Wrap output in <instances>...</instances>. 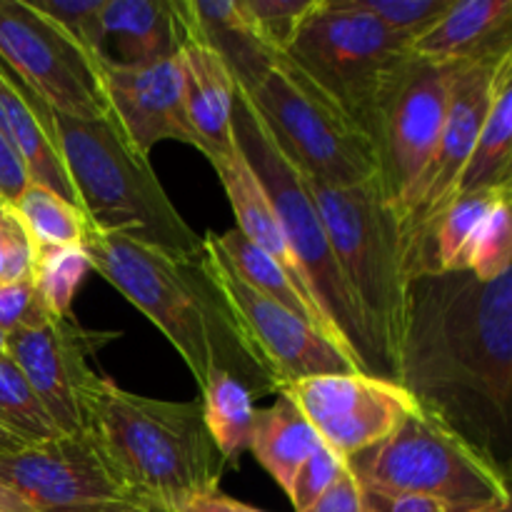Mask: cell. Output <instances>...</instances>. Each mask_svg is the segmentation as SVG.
Here are the masks:
<instances>
[{"label": "cell", "mask_w": 512, "mask_h": 512, "mask_svg": "<svg viewBox=\"0 0 512 512\" xmlns=\"http://www.w3.org/2000/svg\"><path fill=\"white\" fill-rule=\"evenodd\" d=\"M0 63L55 113L78 120L113 115L100 60L28 0H0Z\"/></svg>", "instance_id": "obj_10"}, {"label": "cell", "mask_w": 512, "mask_h": 512, "mask_svg": "<svg viewBox=\"0 0 512 512\" xmlns=\"http://www.w3.org/2000/svg\"><path fill=\"white\" fill-rule=\"evenodd\" d=\"M50 318L55 315H50L48 305L40 298L33 275L0 285V333H5V338L18 330L38 328Z\"/></svg>", "instance_id": "obj_36"}, {"label": "cell", "mask_w": 512, "mask_h": 512, "mask_svg": "<svg viewBox=\"0 0 512 512\" xmlns=\"http://www.w3.org/2000/svg\"><path fill=\"white\" fill-rule=\"evenodd\" d=\"M45 123L90 228L178 258L203 255V238L185 223L150 160L135 153L113 115L78 120L45 105Z\"/></svg>", "instance_id": "obj_5"}, {"label": "cell", "mask_w": 512, "mask_h": 512, "mask_svg": "<svg viewBox=\"0 0 512 512\" xmlns=\"http://www.w3.org/2000/svg\"><path fill=\"white\" fill-rule=\"evenodd\" d=\"M512 45V0H453L410 53L440 65L498 60Z\"/></svg>", "instance_id": "obj_20"}, {"label": "cell", "mask_w": 512, "mask_h": 512, "mask_svg": "<svg viewBox=\"0 0 512 512\" xmlns=\"http://www.w3.org/2000/svg\"><path fill=\"white\" fill-rule=\"evenodd\" d=\"M233 130L245 160L260 178L275 213H278L283 233L300 270H303L310 295L323 310L328 323L333 325L335 335L348 350L350 358L358 363V368L363 373L380 375L378 353H375L373 340H370L368 325H365L363 313H360L358 303H355L353 293H350L348 283L340 273L328 230H325L318 205H315L313 195L305 185V178L280 153V148L270 138L263 120L258 118L248 95L238 83H235Z\"/></svg>", "instance_id": "obj_6"}, {"label": "cell", "mask_w": 512, "mask_h": 512, "mask_svg": "<svg viewBox=\"0 0 512 512\" xmlns=\"http://www.w3.org/2000/svg\"><path fill=\"white\" fill-rule=\"evenodd\" d=\"M215 173H218L220 183H223L225 188V195H228L230 200V208H233L235 223H238L235 230H238L245 240H250L255 248L263 250L268 258H273L275 263L290 275V280H293L305 295H310L305 275L303 270H300L298 260H295L293 250H290L288 238H285L283 233V225H280L278 220V213H275L273 203H270L260 178L255 175V170L250 168L248 160H245L240 145L238 150H235L233 158L215 165ZM310 298H313V295H310Z\"/></svg>", "instance_id": "obj_22"}, {"label": "cell", "mask_w": 512, "mask_h": 512, "mask_svg": "<svg viewBox=\"0 0 512 512\" xmlns=\"http://www.w3.org/2000/svg\"><path fill=\"white\" fill-rule=\"evenodd\" d=\"M5 353V333H0V355Z\"/></svg>", "instance_id": "obj_45"}, {"label": "cell", "mask_w": 512, "mask_h": 512, "mask_svg": "<svg viewBox=\"0 0 512 512\" xmlns=\"http://www.w3.org/2000/svg\"><path fill=\"white\" fill-rule=\"evenodd\" d=\"M510 180H512V170H510V178H508V180H505V185H508V183H510Z\"/></svg>", "instance_id": "obj_47"}, {"label": "cell", "mask_w": 512, "mask_h": 512, "mask_svg": "<svg viewBox=\"0 0 512 512\" xmlns=\"http://www.w3.org/2000/svg\"><path fill=\"white\" fill-rule=\"evenodd\" d=\"M305 512H365V493L360 480L355 478L353 468H345V473L340 475L338 483Z\"/></svg>", "instance_id": "obj_38"}, {"label": "cell", "mask_w": 512, "mask_h": 512, "mask_svg": "<svg viewBox=\"0 0 512 512\" xmlns=\"http://www.w3.org/2000/svg\"><path fill=\"white\" fill-rule=\"evenodd\" d=\"M323 445L298 405L285 395H275L270 408L255 413V430L250 453L270 473V478L288 493L290 483Z\"/></svg>", "instance_id": "obj_24"}, {"label": "cell", "mask_w": 512, "mask_h": 512, "mask_svg": "<svg viewBox=\"0 0 512 512\" xmlns=\"http://www.w3.org/2000/svg\"><path fill=\"white\" fill-rule=\"evenodd\" d=\"M348 468V460L340 453H335L328 445H320L313 455H310L308 463L298 470V475L293 478L288 488V498L293 503L295 512H305L313 508L335 483H338L340 475Z\"/></svg>", "instance_id": "obj_34"}, {"label": "cell", "mask_w": 512, "mask_h": 512, "mask_svg": "<svg viewBox=\"0 0 512 512\" xmlns=\"http://www.w3.org/2000/svg\"><path fill=\"white\" fill-rule=\"evenodd\" d=\"M240 88L280 153L300 175L335 188L360 185L378 175L368 135L283 53L275 55V63L253 85Z\"/></svg>", "instance_id": "obj_9"}, {"label": "cell", "mask_w": 512, "mask_h": 512, "mask_svg": "<svg viewBox=\"0 0 512 512\" xmlns=\"http://www.w3.org/2000/svg\"><path fill=\"white\" fill-rule=\"evenodd\" d=\"M180 13L188 43L213 48L225 60L235 83L253 85L275 63L278 53L260 38L240 0H185Z\"/></svg>", "instance_id": "obj_21"}, {"label": "cell", "mask_w": 512, "mask_h": 512, "mask_svg": "<svg viewBox=\"0 0 512 512\" xmlns=\"http://www.w3.org/2000/svg\"><path fill=\"white\" fill-rule=\"evenodd\" d=\"M278 395L293 400L320 440L345 460L383 443L420 408L405 385L360 370L295 380Z\"/></svg>", "instance_id": "obj_13"}, {"label": "cell", "mask_w": 512, "mask_h": 512, "mask_svg": "<svg viewBox=\"0 0 512 512\" xmlns=\"http://www.w3.org/2000/svg\"><path fill=\"white\" fill-rule=\"evenodd\" d=\"M73 512H173L165 510L160 505L143 503V500H125V503H108V505H93V508L73 510Z\"/></svg>", "instance_id": "obj_41"}, {"label": "cell", "mask_w": 512, "mask_h": 512, "mask_svg": "<svg viewBox=\"0 0 512 512\" xmlns=\"http://www.w3.org/2000/svg\"><path fill=\"white\" fill-rule=\"evenodd\" d=\"M15 448H23V445H20L13 435H8L3 428H0V453H8V450H15Z\"/></svg>", "instance_id": "obj_44"}, {"label": "cell", "mask_w": 512, "mask_h": 512, "mask_svg": "<svg viewBox=\"0 0 512 512\" xmlns=\"http://www.w3.org/2000/svg\"><path fill=\"white\" fill-rule=\"evenodd\" d=\"M512 170V45L498 60L488 115L458 195L505 185Z\"/></svg>", "instance_id": "obj_25"}, {"label": "cell", "mask_w": 512, "mask_h": 512, "mask_svg": "<svg viewBox=\"0 0 512 512\" xmlns=\"http://www.w3.org/2000/svg\"><path fill=\"white\" fill-rule=\"evenodd\" d=\"M240 3L260 38L275 53H283L285 45L290 43L295 30L308 18L318 0H240Z\"/></svg>", "instance_id": "obj_33"}, {"label": "cell", "mask_w": 512, "mask_h": 512, "mask_svg": "<svg viewBox=\"0 0 512 512\" xmlns=\"http://www.w3.org/2000/svg\"><path fill=\"white\" fill-rule=\"evenodd\" d=\"M83 250L90 268L168 338L200 390L215 373H225L255 398L278 395L273 375L213 283L205 248L198 258H178L125 235L88 228Z\"/></svg>", "instance_id": "obj_2"}, {"label": "cell", "mask_w": 512, "mask_h": 512, "mask_svg": "<svg viewBox=\"0 0 512 512\" xmlns=\"http://www.w3.org/2000/svg\"><path fill=\"white\" fill-rule=\"evenodd\" d=\"M100 75L110 113L140 158L163 140H178L195 148L183 98L180 55L150 65H115L100 60Z\"/></svg>", "instance_id": "obj_17"}, {"label": "cell", "mask_w": 512, "mask_h": 512, "mask_svg": "<svg viewBox=\"0 0 512 512\" xmlns=\"http://www.w3.org/2000/svg\"><path fill=\"white\" fill-rule=\"evenodd\" d=\"M365 493V512H468L455 505L440 503V500L420 498V495H395L380 493V490H368Z\"/></svg>", "instance_id": "obj_37"}, {"label": "cell", "mask_w": 512, "mask_h": 512, "mask_svg": "<svg viewBox=\"0 0 512 512\" xmlns=\"http://www.w3.org/2000/svg\"><path fill=\"white\" fill-rule=\"evenodd\" d=\"M30 185V175L25 170V163L20 160L18 150L8 140V135L0 128V198L13 203L20 198L25 188Z\"/></svg>", "instance_id": "obj_39"}, {"label": "cell", "mask_w": 512, "mask_h": 512, "mask_svg": "<svg viewBox=\"0 0 512 512\" xmlns=\"http://www.w3.org/2000/svg\"><path fill=\"white\" fill-rule=\"evenodd\" d=\"M305 185L368 325L380 375L400 383L415 283L403 218L375 178L343 188L305 178Z\"/></svg>", "instance_id": "obj_4"}, {"label": "cell", "mask_w": 512, "mask_h": 512, "mask_svg": "<svg viewBox=\"0 0 512 512\" xmlns=\"http://www.w3.org/2000/svg\"><path fill=\"white\" fill-rule=\"evenodd\" d=\"M0 428L20 445L45 443L60 435L23 370L8 353L0 355Z\"/></svg>", "instance_id": "obj_28"}, {"label": "cell", "mask_w": 512, "mask_h": 512, "mask_svg": "<svg viewBox=\"0 0 512 512\" xmlns=\"http://www.w3.org/2000/svg\"><path fill=\"white\" fill-rule=\"evenodd\" d=\"M13 208L23 220L33 245H55V248L78 245L83 248L90 223L83 210L65 200L63 195L30 183L20 193V198L13 200Z\"/></svg>", "instance_id": "obj_27"}, {"label": "cell", "mask_w": 512, "mask_h": 512, "mask_svg": "<svg viewBox=\"0 0 512 512\" xmlns=\"http://www.w3.org/2000/svg\"><path fill=\"white\" fill-rule=\"evenodd\" d=\"M503 188V185H500ZM512 268V195L508 188L500 190L498 203L485 218L473 253H470L468 273L473 278L490 283Z\"/></svg>", "instance_id": "obj_30"}, {"label": "cell", "mask_w": 512, "mask_h": 512, "mask_svg": "<svg viewBox=\"0 0 512 512\" xmlns=\"http://www.w3.org/2000/svg\"><path fill=\"white\" fill-rule=\"evenodd\" d=\"M115 338L118 333L83 328L73 315L5 338V353L23 370L60 435L90 430V400L100 385L90 358Z\"/></svg>", "instance_id": "obj_14"}, {"label": "cell", "mask_w": 512, "mask_h": 512, "mask_svg": "<svg viewBox=\"0 0 512 512\" xmlns=\"http://www.w3.org/2000/svg\"><path fill=\"white\" fill-rule=\"evenodd\" d=\"M353 3L413 45L443 18L453 0H353Z\"/></svg>", "instance_id": "obj_31"}, {"label": "cell", "mask_w": 512, "mask_h": 512, "mask_svg": "<svg viewBox=\"0 0 512 512\" xmlns=\"http://www.w3.org/2000/svg\"><path fill=\"white\" fill-rule=\"evenodd\" d=\"M90 430L118 465L135 498L180 512L195 495L218 490L228 463L205 425L203 400H155L100 378Z\"/></svg>", "instance_id": "obj_3"}, {"label": "cell", "mask_w": 512, "mask_h": 512, "mask_svg": "<svg viewBox=\"0 0 512 512\" xmlns=\"http://www.w3.org/2000/svg\"><path fill=\"white\" fill-rule=\"evenodd\" d=\"M498 60L460 65L453 80V90H450L448 113H445V123L443 130H440L433 160H430L425 175L413 188V193L405 198V203L395 205L400 218H403V233L405 240H408L413 278L420 248H423L435 220L458 198L463 175L468 170L470 160H473L475 148H478L485 115H488L490 95H493Z\"/></svg>", "instance_id": "obj_15"}, {"label": "cell", "mask_w": 512, "mask_h": 512, "mask_svg": "<svg viewBox=\"0 0 512 512\" xmlns=\"http://www.w3.org/2000/svg\"><path fill=\"white\" fill-rule=\"evenodd\" d=\"M180 512H265L253 508V505H245L240 500H233L230 495H225L223 490H208V493L195 495L193 500L185 503V508Z\"/></svg>", "instance_id": "obj_40"}, {"label": "cell", "mask_w": 512, "mask_h": 512, "mask_svg": "<svg viewBox=\"0 0 512 512\" xmlns=\"http://www.w3.org/2000/svg\"><path fill=\"white\" fill-rule=\"evenodd\" d=\"M348 463L363 488L420 495L468 512L510 495L508 478L423 403L393 435Z\"/></svg>", "instance_id": "obj_8"}, {"label": "cell", "mask_w": 512, "mask_h": 512, "mask_svg": "<svg viewBox=\"0 0 512 512\" xmlns=\"http://www.w3.org/2000/svg\"><path fill=\"white\" fill-rule=\"evenodd\" d=\"M458 68L410 55L385 88L370 120L368 140L378 160L375 180L390 203L403 205L428 170Z\"/></svg>", "instance_id": "obj_11"}, {"label": "cell", "mask_w": 512, "mask_h": 512, "mask_svg": "<svg viewBox=\"0 0 512 512\" xmlns=\"http://www.w3.org/2000/svg\"><path fill=\"white\" fill-rule=\"evenodd\" d=\"M35 245L15 213L13 203L0 198V285L33 275Z\"/></svg>", "instance_id": "obj_35"}, {"label": "cell", "mask_w": 512, "mask_h": 512, "mask_svg": "<svg viewBox=\"0 0 512 512\" xmlns=\"http://www.w3.org/2000/svg\"><path fill=\"white\" fill-rule=\"evenodd\" d=\"M100 33V60L115 65L160 63L178 58L188 45V30L175 0H105Z\"/></svg>", "instance_id": "obj_19"}, {"label": "cell", "mask_w": 512, "mask_h": 512, "mask_svg": "<svg viewBox=\"0 0 512 512\" xmlns=\"http://www.w3.org/2000/svg\"><path fill=\"white\" fill-rule=\"evenodd\" d=\"M283 55L368 135L385 88L413 53L353 0H318Z\"/></svg>", "instance_id": "obj_7"}, {"label": "cell", "mask_w": 512, "mask_h": 512, "mask_svg": "<svg viewBox=\"0 0 512 512\" xmlns=\"http://www.w3.org/2000/svg\"><path fill=\"white\" fill-rule=\"evenodd\" d=\"M183 98L188 128L195 148L215 165L233 158L238 150L233 130L235 80L225 60L203 43H188L180 50Z\"/></svg>", "instance_id": "obj_18"}, {"label": "cell", "mask_w": 512, "mask_h": 512, "mask_svg": "<svg viewBox=\"0 0 512 512\" xmlns=\"http://www.w3.org/2000/svg\"><path fill=\"white\" fill-rule=\"evenodd\" d=\"M0 512H38L30 503H25L15 490L8 485L0 483Z\"/></svg>", "instance_id": "obj_42"}, {"label": "cell", "mask_w": 512, "mask_h": 512, "mask_svg": "<svg viewBox=\"0 0 512 512\" xmlns=\"http://www.w3.org/2000/svg\"><path fill=\"white\" fill-rule=\"evenodd\" d=\"M88 270V255L78 245H68V248L35 245L33 283L43 303L48 305L50 315L55 318L70 315V305Z\"/></svg>", "instance_id": "obj_29"}, {"label": "cell", "mask_w": 512, "mask_h": 512, "mask_svg": "<svg viewBox=\"0 0 512 512\" xmlns=\"http://www.w3.org/2000/svg\"><path fill=\"white\" fill-rule=\"evenodd\" d=\"M203 245L213 250V253L218 255V258L223 260V263L228 265V268L233 270V273L238 275L250 290L263 295V298L270 300V303L283 305L285 310H290V313L298 315L300 320L313 325V328L320 330L330 343H335L345 355H348V350L343 348L340 338L335 335L333 325L328 323L323 310L313 303V298L305 295L273 258H268L263 250L255 248L250 240H245L238 230H228V233H213V230H208V233L203 235Z\"/></svg>", "instance_id": "obj_23"}, {"label": "cell", "mask_w": 512, "mask_h": 512, "mask_svg": "<svg viewBox=\"0 0 512 512\" xmlns=\"http://www.w3.org/2000/svg\"><path fill=\"white\" fill-rule=\"evenodd\" d=\"M205 260L213 283L218 285L220 295L233 310L235 320L245 330L268 373L273 375L278 390L295 380L315 378V375L360 370L320 330L285 310L283 305L270 303L263 295L250 290L210 248H205Z\"/></svg>", "instance_id": "obj_16"}, {"label": "cell", "mask_w": 512, "mask_h": 512, "mask_svg": "<svg viewBox=\"0 0 512 512\" xmlns=\"http://www.w3.org/2000/svg\"><path fill=\"white\" fill-rule=\"evenodd\" d=\"M28 3L45 18L53 20L80 48L100 60V48H103L100 15H103L105 0H28Z\"/></svg>", "instance_id": "obj_32"}, {"label": "cell", "mask_w": 512, "mask_h": 512, "mask_svg": "<svg viewBox=\"0 0 512 512\" xmlns=\"http://www.w3.org/2000/svg\"><path fill=\"white\" fill-rule=\"evenodd\" d=\"M0 483L38 512L138 500L93 430L0 453Z\"/></svg>", "instance_id": "obj_12"}, {"label": "cell", "mask_w": 512, "mask_h": 512, "mask_svg": "<svg viewBox=\"0 0 512 512\" xmlns=\"http://www.w3.org/2000/svg\"><path fill=\"white\" fill-rule=\"evenodd\" d=\"M503 188H508V190H510V195H512V180H510L508 185H503Z\"/></svg>", "instance_id": "obj_46"}, {"label": "cell", "mask_w": 512, "mask_h": 512, "mask_svg": "<svg viewBox=\"0 0 512 512\" xmlns=\"http://www.w3.org/2000/svg\"><path fill=\"white\" fill-rule=\"evenodd\" d=\"M400 385L512 480V268L415 280Z\"/></svg>", "instance_id": "obj_1"}, {"label": "cell", "mask_w": 512, "mask_h": 512, "mask_svg": "<svg viewBox=\"0 0 512 512\" xmlns=\"http://www.w3.org/2000/svg\"><path fill=\"white\" fill-rule=\"evenodd\" d=\"M203 413L210 438L218 445L225 463H238L243 453H248L253 443L255 395L225 373H215L203 390Z\"/></svg>", "instance_id": "obj_26"}, {"label": "cell", "mask_w": 512, "mask_h": 512, "mask_svg": "<svg viewBox=\"0 0 512 512\" xmlns=\"http://www.w3.org/2000/svg\"><path fill=\"white\" fill-rule=\"evenodd\" d=\"M508 483H510L508 500H503V503H498V505H488V508L473 510V512H512V480H508Z\"/></svg>", "instance_id": "obj_43"}]
</instances>
